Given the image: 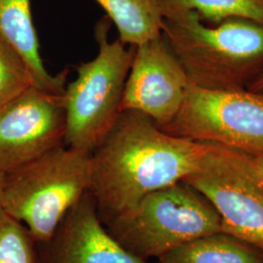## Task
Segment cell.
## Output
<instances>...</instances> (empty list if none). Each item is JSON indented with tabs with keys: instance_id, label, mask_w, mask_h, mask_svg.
I'll return each mask as SVG.
<instances>
[{
	"instance_id": "obj_18",
	"label": "cell",
	"mask_w": 263,
	"mask_h": 263,
	"mask_svg": "<svg viewBox=\"0 0 263 263\" xmlns=\"http://www.w3.org/2000/svg\"><path fill=\"white\" fill-rule=\"evenodd\" d=\"M247 89L254 92H263V71Z\"/></svg>"
},
{
	"instance_id": "obj_10",
	"label": "cell",
	"mask_w": 263,
	"mask_h": 263,
	"mask_svg": "<svg viewBox=\"0 0 263 263\" xmlns=\"http://www.w3.org/2000/svg\"><path fill=\"white\" fill-rule=\"evenodd\" d=\"M46 245L45 263H152L128 251L113 237L89 191L68 212Z\"/></svg>"
},
{
	"instance_id": "obj_4",
	"label": "cell",
	"mask_w": 263,
	"mask_h": 263,
	"mask_svg": "<svg viewBox=\"0 0 263 263\" xmlns=\"http://www.w3.org/2000/svg\"><path fill=\"white\" fill-rule=\"evenodd\" d=\"M104 223L124 248L147 260L222 232L215 208L184 181L151 192L131 210Z\"/></svg>"
},
{
	"instance_id": "obj_15",
	"label": "cell",
	"mask_w": 263,
	"mask_h": 263,
	"mask_svg": "<svg viewBox=\"0 0 263 263\" xmlns=\"http://www.w3.org/2000/svg\"><path fill=\"white\" fill-rule=\"evenodd\" d=\"M36 241L17 219L0 213V263H42Z\"/></svg>"
},
{
	"instance_id": "obj_19",
	"label": "cell",
	"mask_w": 263,
	"mask_h": 263,
	"mask_svg": "<svg viewBox=\"0 0 263 263\" xmlns=\"http://www.w3.org/2000/svg\"><path fill=\"white\" fill-rule=\"evenodd\" d=\"M5 173L0 172V213L3 212V185Z\"/></svg>"
},
{
	"instance_id": "obj_9",
	"label": "cell",
	"mask_w": 263,
	"mask_h": 263,
	"mask_svg": "<svg viewBox=\"0 0 263 263\" xmlns=\"http://www.w3.org/2000/svg\"><path fill=\"white\" fill-rule=\"evenodd\" d=\"M189 83L185 70L162 33L135 46L120 110L144 114L162 127L179 112Z\"/></svg>"
},
{
	"instance_id": "obj_7",
	"label": "cell",
	"mask_w": 263,
	"mask_h": 263,
	"mask_svg": "<svg viewBox=\"0 0 263 263\" xmlns=\"http://www.w3.org/2000/svg\"><path fill=\"white\" fill-rule=\"evenodd\" d=\"M183 181L215 208L223 233L263 252V184L251 155L211 143L201 168Z\"/></svg>"
},
{
	"instance_id": "obj_14",
	"label": "cell",
	"mask_w": 263,
	"mask_h": 263,
	"mask_svg": "<svg viewBox=\"0 0 263 263\" xmlns=\"http://www.w3.org/2000/svg\"><path fill=\"white\" fill-rule=\"evenodd\" d=\"M158 3L164 19L196 12L211 25L231 18L252 20L263 25V0H158Z\"/></svg>"
},
{
	"instance_id": "obj_5",
	"label": "cell",
	"mask_w": 263,
	"mask_h": 263,
	"mask_svg": "<svg viewBox=\"0 0 263 263\" xmlns=\"http://www.w3.org/2000/svg\"><path fill=\"white\" fill-rule=\"evenodd\" d=\"M110 20H101L95 28L99 44L94 60L77 67V77L66 86L65 145L91 154L111 131L121 110L124 87L135 47L119 39L110 42Z\"/></svg>"
},
{
	"instance_id": "obj_17",
	"label": "cell",
	"mask_w": 263,
	"mask_h": 263,
	"mask_svg": "<svg viewBox=\"0 0 263 263\" xmlns=\"http://www.w3.org/2000/svg\"><path fill=\"white\" fill-rule=\"evenodd\" d=\"M251 162L257 179L263 184V157L251 155Z\"/></svg>"
},
{
	"instance_id": "obj_8",
	"label": "cell",
	"mask_w": 263,
	"mask_h": 263,
	"mask_svg": "<svg viewBox=\"0 0 263 263\" xmlns=\"http://www.w3.org/2000/svg\"><path fill=\"white\" fill-rule=\"evenodd\" d=\"M65 136L64 96L30 87L0 107V172L64 145Z\"/></svg>"
},
{
	"instance_id": "obj_3",
	"label": "cell",
	"mask_w": 263,
	"mask_h": 263,
	"mask_svg": "<svg viewBox=\"0 0 263 263\" xmlns=\"http://www.w3.org/2000/svg\"><path fill=\"white\" fill-rule=\"evenodd\" d=\"M89 187L90 154L64 144L5 173L3 211L46 245Z\"/></svg>"
},
{
	"instance_id": "obj_16",
	"label": "cell",
	"mask_w": 263,
	"mask_h": 263,
	"mask_svg": "<svg viewBox=\"0 0 263 263\" xmlns=\"http://www.w3.org/2000/svg\"><path fill=\"white\" fill-rule=\"evenodd\" d=\"M32 86L35 82L28 64L8 41L0 36V107Z\"/></svg>"
},
{
	"instance_id": "obj_2",
	"label": "cell",
	"mask_w": 263,
	"mask_h": 263,
	"mask_svg": "<svg viewBox=\"0 0 263 263\" xmlns=\"http://www.w3.org/2000/svg\"><path fill=\"white\" fill-rule=\"evenodd\" d=\"M162 33L190 84L243 90L263 71V25L257 22L231 18L211 25L187 12L164 19Z\"/></svg>"
},
{
	"instance_id": "obj_1",
	"label": "cell",
	"mask_w": 263,
	"mask_h": 263,
	"mask_svg": "<svg viewBox=\"0 0 263 263\" xmlns=\"http://www.w3.org/2000/svg\"><path fill=\"white\" fill-rule=\"evenodd\" d=\"M211 143L162 131L144 114L123 111L90 154V187L103 221L151 192L183 181L201 168Z\"/></svg>"
},
{
	"instance_id": "obj_11",
	"label": "cell",
	"mask_w": 263,
	"mask_h": 263,
	"mask_svg": "<svg viewBox=\"0 0 263 263\" xmlns=\"http://www.w3.org/2000/svg\"><path fill=\"white\" fill-rule=\"evenodd\" d=\"M0 36L24 58L37 88L53 94L65 95L67 70L52 76L45 68L40 55L30 0H0Z\"/></svg>"
},
{
	"instance_id": "obj_13",
	"label": "cell",
	"mask_w": 263,
	"mask_h": 263,
	"mask_svg": "<svg viewBox=\"0 0 263 263\" xmlns=\"http://www.w3.org/2000/svg\"><path fill=\"white\" fill-rule=\"evenodd\" d=\"M115 25L119 40L138 46L162 34L164 17L158 0H96Z\"/></svg>"
},
{
	"instance_id": "obj_12",
	"label": "cell",
	"mask_w": 263,
	"mask_h": 263,
	"mask_svg": "<svg viewBox=\"0 0 263 263\" xmlns=\"http://www.w3.org/2000/svg\"><path fill=\"white\" fill-rule=\"evenodd\" d=\"M157 263H263V252L220 232L182 245L162 255Z\"/></svg>"
},
{
	"instance_id": "obj_6",
	"label": "cell",
	"mask_w": 263,
	"mask_h": 263,
	"mask_svg": "<svg viewBox=\"0 0 263 263\" xmlns=\"http://www.w3.org/2000/svg\"><path fill=\"white\" fill-rule=\"evenodd\" d=\"M162 131L263 157V92L217 91L190 84L179 112Z\"/></svg>"
}]
</instances>
